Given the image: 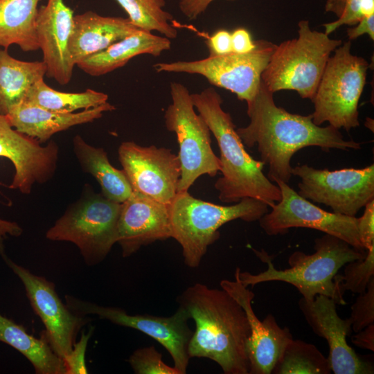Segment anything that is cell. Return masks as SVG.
I'll return each instance as SVG.
<instances>
[{
  "label": "cell",
  "instance_id": "1",
  "mask_svg": "<svg viewBox=\"0 0 374 374\" xmlns=\"http://www.w3.org/2000/svg\"><path fill=\"white\" fill-rule=\"evenodd\" d=\"M273 94L261 82L255 97L247 103L249 123L236 129L244 145L250 148L257 145L260 161L269 167L267 177L271 181L288 183L292 176L291 159L306 147L317 146L326 152L362 148L359 142L344 139L339 130L316 125L312 114H292L278 107Z\"/></svg>",
  "mask_w": 374,
  "mask_h": 374
},
{
  "label": "cell",
  "instance_id": "2",
  "mask_svg": "<svg viewBox=\"0 0 374 374\" xmlns=\"http://www.w3.org/2000/svg\"><path fill=\"white\" fill-rule=\"evenodd\" d=\"M195 323L190 357L216 362L225 374H249L247 342L250 326L241 305L224 290L197 283L177 298Z\"/></svg>",
  "mask_w": 374,
  "mask_h": 374
},
{
  "label": "cell",
  "instance_id": "3",
  "mask_svg": "<svg viewBox=\"0 0 374 374\" xmlns=\"http://www.w3.org/2000/svg\"><path fill=\"white\" fill-rule=\"evenodd\" d=\"M199 114L215 136L220 152V172L215 188L223 203H236L243 198L260 200L271 207L281 199L277 184L263 173L262 161L254 159L245 150L229 113L223 110L222 98L212 87L191 94Z\"/></svg>",
  "mask_w": 374,
  "mask_h": 374
},
{
  "label": "cell",
  "instance_id": "4",
  "mask_svg": "<svg viewBox=\"0 0 374 374\" xmlns=\"http://www.w3.org/2000/svg\"><path fill=\"white\" fill-rule=\"evenodd\" d=\"M314 248L315 251L312 254L301 251L292 253L288 258L290 267L283 270L276 269L271 257L264 251L253 250L267 264V269L257 274L242 272L240 269L239 280L245 287L269 281H283L294 286L308 301H313L317 295H324L338 305H346L344 292L335 276L346 263L363 259L366 252L326 233L314 240Z\"/></svg>",
  "mask_w": 374,
  "mask_h": 374
},
{
  "label": "cell",
  "instance_id": "5",
  "mask_svg": "<svg viewBox=\"0 0 374 374\" xmlns=\"http://www.w3.org/2000/svg\"><path fill=\"white\" fill-rule=\"evenodd\" d=\"M268 207L251 197L222 206L197 199L188 191L178 192L169 206L171 238L181 247L185 264L195 268L208 247L220 238L218 229L222 225L237 219L258 221L268 212Z\"/></svg>",
  "mask_w": 374,
  "mask_h": 374
},
{
  "label": "cell",
  "instance_id": "6",
  "mask_svg": "<svg viewBox=\"0 0 374 374\" xmlns=\"http://www.w3.org/2000/svg\"><path fill=\"white\" fill-rule=\"evenodd\" d=\"M298 27L296 38L275 46L261 80L273 93L293 90L312 100L330 54L342 42L312 30L308 20L300 21Z\"/></svg>",
  "mask_w": 374,
  "mask_h": 374
},
{
  "label": "cell",
  "instance_id": "7",
  "mask_svg": "<svg viewBox=\"0 0 374 374\" xmlns=\"http://www.w3.org/2000/svg\"><path fill=\"white\" fill-rule=\"evenodd\" d=\"M351 42L341 44L328 60L312 100L313 122L349 132L359 125L358 104L364 90L368 62L351 53Z\"/></svg>",
  "mask_w": 374,
  "mask_h": 374
},
{
  "label": "cell",
  "instance_id": "8",
  "mask_svg": "<svg viewBox=\"0 0 374 374\" xmlns=\"http://www.w3.org/2000/svg\"><path fill=\"white\" fill-rule=\"evenodd\" d=\"M121 204L87 192L71 205L46 233L53 241L75 244L88 266L101 262L117 243Z\"/></svg>",
  "mask_w": 374,
  "mask_h": 374
},
{
  "label": "cell",
  "instance_id": "9",
  "mask_svg": "<svg viewBox=\"0 0 374 374\" xmlns=\"http://www.w3.org/2000/svg\"><path fill=\"white\" fill-rule=\"evenodd\" d=\"M172 103L164 114L166 129L177 136L179 150L181 177L177 193L188 191L204 175L215 177L220 170V161L211 148V131L203 118L195 112L187 87L170 83Z\"/></svg>",
  "mask_w": 374,
  "mask_h": 374
},
{
  "label": "cell",
  "instance_id": "10",
  "mask_svg": "<svg viewBox=\"0 0 374 374\" xmlns=\"http://www.w3.org/2000/svg\"><path fill=\"white\" fill-rule=\"evenodd\" d=\"M256 48L247 53H230L193 61L155 64L158 72L186 73L204 77L211 84L235 93L240 100L251 101L258 93L261 75L275 44L266 40L256 41Z\"/></svg>",
  "mask_w": 374,
  "mask_h": 374
},
{
  "label": "cell",
  "instance_id": "11",
  "mask_svg": "<svg viewBox=\"0 0 374 374\" xmlns=\"http://www.w3.org/2000/svg\"><path fill=\"white\" fill-rule=\"evenodd\" d=\"M292 175L300 178V196L328 206L335 213L355 217L374 199L373 164L332 171L303 164L292 168Z\"/></svg>",
  "mask_w": 374,
  "mask_h": 374
},
{
  "label": "cell",
  "instance_id": "12",
  "mask_svg": "<svg viewBox=\"0 0 374 374\" xmlns=\"http://www.w3.org/2000/svg\"><path fill=\"white\" fill-rule=\"evenodd\" d=\"M66 305L77 314L96 315L102 319L125 327L137 330L161 344L169 353L180 374L187 373L190 356L188 345L193 335L189 328L190 317L179 306L170 317H159L148 314H129L116 307L103 306L84 301L73 296L65 295Z\"/></svg>",
  "mask_w": 374,
  "mask_h": 374
},
{
  "label": "cell",
  "instance_id": "13",
  "mask_svg": "<svg viewBox=\"0 0 374 374\" xmlns=\"http://www.w3.org/2000/svg\"><path fill=\"white\" fill-rule=\"evenodd\" d=\"M274 183L280 190L281 199L258 220L266 234L282 235L294 227L313 229L339 238L356 249L366 252L359 235L358 217L324 211L300 196L287 183L280 180Z\"/></svg>",
  "mask_w": 374,
  "mask_h": 374
},
{
  "label": "cell",
  "instance_id": "14",
  "mask_svg": "<svg viewBox=\"0 0 374 374\" xmlns=\"http://www.w3.org/2000/svg\"><path fill=\"white\" fill-rule=\"evenodd\" d=\"M3 258L22 282L33 312L45 327L42 333L53 351L64 359L71 353L82 328L91 319L77 314L64 304L53 282L34 274L6 256Z\"/></svg>",
  "mask_w": 374,
  "mask_h": 374
},
{
  "label": "cell",
  "instance_id": "15",
  "mask_svg": "<svg viewBox=\"0 0 374 374\" xmlns=\"http://www.w3.org/2000/svg\"><path fill=\"white\" fill-rule=\"evenodd\" d=\"M118 159L132 191L170 205L177 194L181 177L178 155L169 148L123 142Z\"/></svg>",
  "mask_w": 374,
  "mask_h": 374
},
{
  "label": "cell",
  "instance_id": "16",
  "mask_svg": "<svg viewBox=\"0 0 374 374\" xmlns=\"http://www.w3.org/2000/svg\"><path fill=\"white\" fill-rule=\"evenodd\" d=\"M59 148L54 141L46 146L12 127L6 115L0 114V157L15 167L11 189L28 195L35 184L48 181L54 175Z\"/></svg>",
  "mask_w": 374,
  "mask_h": 374
},
{
  "label": "cell",
  "instance_id": "17",
  "mask_svg": "<svg viewBox=\"0 0 374 374\" xmlns=\"http://www.w3.org/2000/svg\"><path fill=\"white\" fill-rule=\"evenodd\" d=\"M336 305L334 300L324 295H317L311 301L302 297L299 301V307L311 329L328 344V359L333 373H373V365L361 359L348 344L346 337L351 333L352 323L349 318L339 317Z\"/></svg>",
  "mask_w": 374,
  "mask_h": 374
},
{
  "label": "cell",
  "instance_id": "18",
  "mask_svg": "<svg viewBox=\"0 0 374 374\" xmlns=\"http://www.w3.org/2000/svg\"><path fill=\"white\" fill-rule=\"evenodd\" d=\"M237 267L235 280L224 279L222 289L227 292L244 310L250 326L247 342L249 374H270L287 344L293 339L288 328H281L269 314L263 321L258 319L252 308L254 293L239 280Z\"/></svg>",
  "mask_w": 374,
  "mask_h": 374
},
{
  "label": "cell",
  "instance_id": "19",
  "mask_svg": "<svg viewBox=\"0 0 374 374\" xmlns=\"http://www.w3.org/2000/svg\"><path fill=\"white\" fill-rule=\"evenodd\" d=\"M169 206L132 191L121 204L117 243L123 257L136 253L143 246L171 238Z\"/></svg>",
  "mask_w": 374,
  "mask_h": 374
},
{
  "label": "cell",
  "instance_id": "20",
  "mask_svg": "<svg viewBox=\"0 0 374 374\" xmlns=\"http://www.w3.org/2000/svg\"><path fill=\"white\" fill-rule=\"evenodd\" d=\"M73 12L64 0H48L38 8L36 32L46 75L60 84H68L75 66L70 52L69 40L73 24Z\"/></svg>",
  "mask_w": 374,
  "mask_h": 374
},
{
  "label": "cell",
  "instance_id": "21",
  "mask_svg": "<svg viewBox=\"0 0 374 374\" xmlns=\"http://www.w3.org/2000/svg\"><path fill=\"white\" fill-rule=\"evenodd\" d=\"M139 30L128 17H105L93 11L75 15L69 40L71 59L76 65Z\"/></svg>",
  "mask_w": 374,
  "mask_h": 374
},
{
  "label": "cell",
  "instance_id": "22",
  "mask_svg": "<svg viewBox=\"0 0 374 374\" xmlns=\"http://www.w3.org/2000/svg\"><path fill=\"white\" fill-rule=\"evenodd\" d=\"M115 109L114 105L107 102L80 112L64 114L23 102L6 116L12 127L18 132L44 143L57 132L75 125L92 122L101 118L104 112Z\"/></svg>",
  "mask_w": 374,
  "mask_h": 374
},
{
  "label": "cell",
  "instance_id": "23",
  "mask_svg": "<svg viewBox=\"0 0 374 374\" xmlns=\"http://www.w3.org/2000/svg\"><path fill=\"white\" fill-rule=\"evenodd\" d=\"M170 46V39L139 30L76 65L90 75L100 76L125 66L137 55L159 56Z\"/></svg>",
  "mask_w": 374,
  "mask_h": 374
},
{
  "label": "cell",
  "instance_id": "24",
  "mask_svg": "<svg viewBox=\"0 0 374 374\" xmlns=\"http://www.w3.org/2000/svg\"><path fill=\"white\" fill-rule=\"evenodd\" d=\"M73 146L80 167L96 178L105 197L122 204L132 195V189L124 171L110 163L103 148L89 145L79 135L74 136Z\"/></svg>",
  "mask_w": 374,
  "mask_h": 374
},
{
  "label": "cell",
  "instance_id": "25",
  "mask_svg": "<svg viewBox=\"0 0 374 374\" xmlns=\"http://www.w3.org/2000/svg\"><path fill=\"white\" fill-rule=\"evenodd\" d=\"M42 0H0V46L15 44L25 51L39 49L36 32L38 3Z\"/></svg>",
  "mask_w": 374,
  "mask_h": 374
},
{
  "label": "cell",
  "instance_id": "26",
  "mask_svg": "<svg viewBox=\"0 0 374 374\" xmlns=\"http://www.w3.org/2000/svg\"><path fill=\"white\" fill-rule=\"evenodd\" d=\"M44 61L26 62L0 50V114L7 115L24 102L32 86L46 75Z\"/></svg>",
  "mask_w": 374,
  "mask_h": 374
},
{
  "label": "cell",
  "instance_id": "27",
  "mask_svg": "<svg viewBox=\"0 0 374 374\" xmlns=\"http://www.w3.org/2000/svg\"><path fill=\"white\" fill-rule=\"evenodd\" d=\"M37 338L26 328L0 314V341L21 353L37 374H66L64 360L51 348L42 333Z\"/></svg>",
  "mask_w": 374,
  "mask_h": 374
},
{
  "label": "cell",
  "instance_id": "28",
  "mask_svg": "<svg viewBox=\"0 0 374 374\" xmlns=\"http://www.w3.org/2000/svg\"><path fill=\"white\" fill-rule=\"evenodd\" d=\"M107 100V94L91 89L79 93L57 91L42 79L32 86L24 102L51 112L69 114L100 106Z\"/></svg>",
  "mask_w": 374,
  "mask_h": 374
},
{
  "label": "cell",
  "instance_id": "29",
  "mask_svg": "<svg viewBox=\"0 0 374 374\" xmlns=\"http://www.w3.org/2000/svg\"><path fill=\"white\" fill-rule=\"evenodd\" d=\"M332 372L326 358L314 345L292 339L276 362L274 374H330Z\"/></svg>",
  "mask_w": 374,
  "mask_h": 374
},
{
  "label": "cell",
  "instance_id": "30",
  "mask_svg": "<svg viewBox=\"0 0 374 374\" xmlns=\"http://www.w3.org/2000/svg\"><path fill=\"white\" fill-rule=\"evenodd\" d=\"M127 12L132 23L141 30H155L168 39L177 37L171 22L172 15L163 10L165 0H115Z\"/></svg>",
  "mask_w": 374,
  "mask_h": 374
},
{
  "label": "cell",
  "instance_id": "31",
  "mask_svg": "<svg viewBox=\"0 0 374 374\" xmlns=\"http://www.w3.org/2000/svg\"><path fill=\"white\" fill-rule=\"evenodd\" d=\"M325 10L335 13L337 20L323 24L329 35L343 25L354 26L374 14V0H327Z\"/></svg>",
  "mask_w": 374,
  "mask_h": 374
},
{
  "label": "cell",
  "instance_id": "32",
  "mask_svg": "<svg viewBox=\"0 0 374 374\" xmlns=\"http://www.w3.org/2000/svg\"><path fill=\"white\" fill-rule=\"evenodd\" d=\"M344 266V274L335 276L342 291L364 293L369 282L374 278V247L366 251L363 259L348 262Z\"/></svg>",
  "mask_w": 374,
  "mask_h": 374
},
{
  "label": "cell",
  "instance_id": "33",
  "mask_svg": "<svg viewBox=\"0 0 374 374\" xmlns=\"http://www.w3.org/2000/svg\"><path fill=\"white\" fill-rule=\"evenodd\" d=\"M128 362L136 374H180L163 362L162 355L153 346L136 349Z\"/></svg>",
  "mask_w": 374,
  "mask_h": 374
},
{
  "label": "cell",
  "instance_id": "34",
  "mask_svg": "<svg viewBox=\"0 0 374 374\" xmlns=\"http://www.w3.org/2000/svg\"><path fill=\"white\" fill-rule=\"evenodd\" d=\"M349 319L352 323V330L355 332L374 323V278L353 304Z\"/></svg>",
  "mask_w": 374,
  "mask_h": 374
},
{
  "label": "cell",
  "instance_id": "35",
  "mask_svg": "<svg viewBox=\"0 0 374 374\" xmlns=\"http://www.w3.org/2000/svg\"><path fill=\"white\" fill-rule=\"evenodd\" d=\"M93 330L94 327H91L87 332H82L80 340L75 342L69 355L64 358L66 374L88 373L85 354L89 340Z\"/></svg>",
  "mask_w": 374,
  "mask_h": 374
},
{
  "label": "cell",
  "instance_id": "36",
  "mask_svg": "<svg viewBox=\"0 0 374 374\" xmlns=\"http://www.w3.org/2000/svg\"><path fill=\"white\" fill-rule=\"evenodd\" d=\"M364 208L363 215L358 217V231L360 240L367 251L374 247V199Z\"/></svg>",
  "mask_w": 374,
  "mask_h": 374
},
{
  "label": "cell",
  "instance_id": "37",
  "mask_svg": "<svg viewBox=\"0 0 374 374\" xmlns=\"http://www.w3.org/2000/svg\"><path fill=\"white\" fill-rule=\"evenodd\" d=\"M210 55H222L232 53L231 35L224 29L216 31L208 41Z\"/></svg>",
  "mask_w": 374,
  "mask_h": 374
},
{
  "label": "cell",
  "instance_id": "38",
  "mask_svg": "<svg viewBox=\"0 0 374 374\" xmlns=\"http://www.w3.org/2000/svg\"><path fill=\"white\" fill-rule=\"evenodd\" d=\"M231 35L232 52L247 53L256 48V41L252 40L251 36L247 29L244 28H237Z\"/></svg>",
  "mask_w": 374,
  "mask_h": 374
},
{
  "label": "cell",
  "instance_id": "39",
  "mask_svg": "<svg viewBox=\"0 0 374 374\" xmlns=\"http://www.w3.org/2000/svg\"><path fill=\"white\" fill-rule=\"evenodd\" d=\"M215 0H180V11L189 19H195L206 11ZM235 1V0H229Z\"/></svg>",
  "mask_w": 374,
  "mask_h": 374
},
{
  "label": "cell",
  "instance_id": "40",
  "mask_svg": "<svg viewBox=\"0 0 374 374\" xmlns=\"http://www.w3.org/2000/svg\"><path fill=\"white\" fill-rule=\"evenodd\" d=\"M366 34L374 40V14L365 17L354 27L347 29V35L350 40Z\"/></svg>",
  "mask_w": 374,
  "mask_h": 374
},
{
  "label": "cell",
  "instance_id": "41",
  "mask_svg": "<svg viewBox=\"0 0 374 374\" xmlns=\"http://www.w3.org/2000/svg\"><path fill=\"white\" fill-rule=\"evenodd\" d=\"M351 341L359 348L374 351V323L356 332Z\"/></svg>",
  "mask_w": 374,
  "mask_h": 374
},
{
  "label": "cell",
  "instance_id": "42",
  "mask_svg": "<svg viewBox=\"0 0 374 374\" xmlns=\"http://www.w3.org/2000/svg\"><path fill=\"white\" fill-rule=\"evenodd\" d=\"M22 229L15 222L0 219V256H6L4 252V240L8 235L18 237L22 233Z\"/></svg>",
  "mask_w": 374,
  "mask_h": 374
}]
</instances>
